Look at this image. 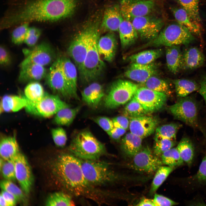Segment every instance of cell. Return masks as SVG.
Listing matches in <instances>:
<instances>
[{
  "label": "cell",
  "instance_id": "cell-35",
  "mask_svg": "<svg viewBox=\"0 0 206 206\" xmlns=\"http://www.w3.org/2000/svg\"><path fill=\"white\" fill-rule=\"evenodd\" d=\"M176 147L183 160L190 166L194 154L193 146L191 140L188 138L183 137Z\"/></svg>",
  "mask_w": 206,
  "mask_h": 206
},
{
  "label": "cell",
  "instance_id": "cell-42",
  "mask_svg": "<svg viewBox=\"0 0 206 206\" xmlns=\"http://www.w3.org/2000/svg\"><path fill=\"white\" fill-rule=\"evenodd\" d=\"M181 6L189 14L191 18L200 25L201 21L199 12L200 0H177Z\"/></svg>",
  "mask_w": 206,
  "mask_h": 206
},
{
  "label": "cell",
  "instance_id": "cell-30",
  "mask_svg": "<svg viewBox=\"0 0 206 206\" xmlns=\"http://www.w3.org/2000/svg\"><path fill=\"white\" fill-rule=\"evenodd\" d=\"M27 103L24 96L5 95L1 101L0 112H17L25 108Z\"/></svg>",
  "mask_w": 206,
  "mask_h": 206
},
{
  "label": "cell",
  "instance_id": "cell-46",
  "mask_svg": "<svg viewBox=\"0 0 206 206\" xmlns=\"http://www.w3.org/2000/svg\"><path fill=\"white\" fill-rule=\"evenodd\" d=\"M13 31L11 36V41L14 44L19 45L24 43L29 23H25L19 25Z\"/></svg>",
  "mask_w": 206,
  "mask_h": 206
},
{
  "label": "cell",
  "instance_id": "cell-58",
  "mask_svg": "<svg viewBox=\"0 0 206 206\" xmlns=\"http://www.w3.org/2000/svg\"><path fill=\"white\" fill-rule=\"evenodd\" d=\"M138 206H155L153 199L143 198L136 205Z\"/></svg>",
  "mask_w": 206,
  "mask_h": 206
},
{
  "label": "cell",
  "instance_id": "cell-49",
  "mask_svg": "<svg viewBox=\"0 0 206 206\" xmlns=\"http://www.w3.org/2000/svg\"><path fill=\"white\" fill-rule=\"evenodd\" d=\"M41 34V31L38 28L34 27H29L24 43L30 47L34 46L37 42Z\"/></svg>",
  "mask_w": 206,
  "mask_h": 206
},
{
  "label": "cell",
  "instance_id": "cell-13",
  "mask_svg": "<svg viewBox=\"0 0 206 206\" xmlns=\"http://www.w3.org/2000/svg\"><path fill=\"white\" fill-rule=\"evenodd\" d=\"M167 97L164 93L142 87H138L133 97L149 114L161 109L166 104Z\"/></svg>",
  "mask_w": 206,
  "mask_h": 206
},
{
  "label": "cell",
  "instance_id": "cell-54",
  "mask_svg": "<svg viewBox=\"0 0 206 206\" xmlns=\"http://www.w3.org/2000/svg\"><path fill=\"white\" fill-rule=\"evenodd\" d=\"M114 127L121 128L126 130L129 128L130 121L127 117L124 116H119L112 119Z\"/></svg>",
  "mask_w": 206,
  "mask_h": 206
},
{
  "label": "cell",
  "instance_id": "cell-24",
  "mask_svg": "<svg viewBox=\"0 0 206 206\" xmlns=\"http://www.w3.org/2000/svg\"><path fill=\"white\" fill-rule=\"evenodd\" d=\"M205 61L204 55L201 50L195 47H191L182 53L181 69L193 70L201 66Z\"/></svg>",
  "mask_w": 206,
  "mask_h": 206
},
{
  "label": "cell",
  "instance_id": "cell-9",
  "mask_svg": "<svg viewBox=\"0 0 206 206\" xmlns=\"http://www.w3.org/2000/svg\"><path fill=\"white\" fill-rule=\"evenodd\" d=\"M24 97L27 102L25 107L26 111L30 114L43 117H50L62 109L70 107L59 95L45 92L43 97L36 102L30 101Z\"/></svg>",
  "mask_w": 206,
  "mask_h": 206
},
{
  "label": "cell",
  "instance_id": "cell-15",
  "mask_svg": "<svg viewBox=\"0 0 206 206\" xmlns=\"http://www.w3.org/2000/svg\"><path fill=\"white\" fill-rule=\"evenodd\" d=\"M119 5L124 19L131 21L136 17L148 15L154 4L151 0H120Z\"/></svg>",
  "mask_w": 206,
  "mask_h": 206
},
{
  "label": "cell",
  "instance_id": "cell-20",
  "mask_svg": "<svg viewBox=\"0 0 206 206\" xmlns=\"http://www.w3.org/2000/svg\"><path fill=\"white\" fill-rule=\"evenodd\" d=\"M117 46V39L113 32H108L100 37L97 46L101 58L109 62H112L116 55Z\"/></svg>",
  "mask_w": 206,
  "mask_h": 206
},
{
  "label": "cell",
  "instance_id": "cell-25",
  "mask_svg": "<svg viewBox=\"0 0 206 206\" xmlns=\"http://www.w3.org/2000/svg\"><path fill=\"white\" fill-rule=\"evenodd\" d=\"M60 63L62 72L71 89L74 95L78 97L77 93V69L68 58L60 57Z\"/></svg>",
  "mask_w": 206,
  "mask_h": 206
},
{
  "label": "cell",
  "instance_id": "cell-48",
  "mask_svg": "<svg viewBox=\"0 0 206 206\" xmlns=\"http://www.w3.org/2000/svg\"><path fill=\"white\" fill-rule=\"evenodd\" d=\"M52 137L55 144L58 146H64L67 141V136L65 130L62 127L52 129L51 130Z\"/></svg>",
  "mask_w": 206,
  "mask_h": 206
},
{
  "label": "cell",
  "instance_id": "cell-50",
  "mask_svg": "<svg viewBox=\"0 0 206 206\" xmlns=\"http://www.w3.org/2000/svg\"><path fill=\"white\" fill-rule=\"evenodd\" d=\"M191 179L199 183H206V154L202 160L197 173Z\"/></svg>",
  "mask_w": 206,
  "mask_h": 206
},
{
  "label": "cell",
  "instance_id": "cell-34",
  "mask_svg": "<svg viewBox=\"0 0 206 206\" xmlns=\"http://www.w3.org/2000/svg\"><path fill=\"white\" fill-rule=\"evenodd\" d=\"M80 108L81 107L79 106L72 108L70 107L62 109L55 115L54 122L59 125H70L73 121Z\"/></svg>",
  "mask_w": 206,
  "mask_h": 206
},
{
  "label": "cell",
  "instance_id": "cell-16",
  "mask_svg": "<svg viewBox=\"0 0 206 206\" xmlns=\"http://www.w3.org/2000/svg\"><path fill=\"white\" fill-rule=\"evenodd\" d=\"M132 164L135 170L146 173L156 171L163 164L161 159L156 155L151 149L146 146L132 158Z\"/></svg>",
  "mask_w": 206,
  "mask_h": 206
},
{
  "label": "cell",
  "instance_id": "cell-60",
  "mask_svg": "<svg viewBox=\"0 0 206 206\" xmlns=\"http://www.w3.org/2000/svg\"></svg>",
  "mask_w": 206,
  "mask_h": 206
},
{
  "label": "cell",
  "instance_id": "cell-10",
  "mask_svg": "<svg viewBox=\"0 0 206 206\" xmlns=\"http://www.w3.org/2000/svg\"><path fill=\"white\" fill-rule=\"evenodd\" d=\"M46 84L54 92L66 99L79 100L69 86L62 72L60 57L52 64L45 77Z\"/></svg>",
  "mask_w": 206,
  "mask_h": 206
},
{
  "label": "cell",
  "instance_id": "cell-28",
  "mask_svg": "<svg viewBox=\"0 0 206 206\" xmlns=\"http://www.w3.org/2000/svg\"><path fill=\"white\" fill-rule=\"evenodd\" d=\"M177 23L187 29L193 34L201 37L200 25L196 23L184 9L174 8L172 9Z\"/></svg>",
  "mask_w": 206,
  "mask_h": 206
},
{
  "label": "cell",
  "instance_id": "cell-21",
  "mask_svg": "<svg viewBox=\"0 0 206 206\" xmlns=\"http://www.w3.org/2000/svg\"><path fill=\"white\" fill-rule=\"evenodd\" d=\"M123 19L119 5H113L104 11L100 28L104 31H118Z\"/></svg>",
  "mask_w": 206,
  "mask_h": 206
},
{
  "label": "cell",
  "instance_id": "cell-44",
  "mask_svg": "<svg viewBox=\"0 0 206 206\" xmlns=\"http://www.w3.org/2000/svg\"><path fill=\"white\" fill-rule=\"evenodd\" d=\"M153 152L158 157L167 150L172 148L175 143L173 140L154 137Z\"/></svg>",
  "mask_w": 206,
  "mask_h": 206
},
{
  "label": "cell",
  "instance_id": "cell-7",
  "mask_svg": "<svg viewBox=\"0 0 206 206\" xmlns=\"http://www.w3.org/2000/svg\"><path fill=\"white\" fill-rule=\"evenodd\" d=\"M80 160L84 176L91 186L104 185L115 180V174L107 163L99 160Z\"/></svg>",
  "mask_w": 206,
  "mask_h": 206
},
{
  "label": "cell",
  "instance_id": "cell-29",
  "mask_svg": "<svg viewBox=\"0 0 206 206\" xmlns=\"http://www.w3.org/2000/svg\"><path fill=\"white\" fill-rule=\"evenodd\" d=\"M142 139L130 132L127 133L121 141L122 150L126 156L132 158L142 148Z\"/></svg>",
  "mask_w": 206,
  "mask_h": 206
},
{
  "label": "cell",
  "instance_id": "cell-59",
  "mask_svg": "<svg viewBox=\"0 0 206 206\" xmlns=\"http://www.w3.org/2000/svg\"><path fill=\"white\" fill-rule=\"evenodd\" d=\"M0 206H10L9 203L3 197L0 195Z\"/></svg>",
  "mask_w": 206,
  "mask_h": 206
},
{
  "label": "cell",
  "instance_id": "cell-45",
  "mask_svg": "<svg viewBox=\"0 0 206 206\" xmlns=\"http://www.w3.org/2000/svg\"><path fill=\"white\" fill-rule=\"evenodd\" d=\"M0 187L2 190L6 191L14 195L18 201L23 200L25 193L12 181L5 179L1 181Z\"/></svg>",
  "mask_w": 206,
  "mask_h": 206
},
{
  "label": "cell",
  "instance_id": "cell-8",
  "mask_svg": "<svg viewBox=\"0 0 206 206\" xmlns=\"http://www.w3.org/2000/svg\"><path fill=\"white\" fill-rule=\"evenodd\" d=\"M96 20L90 22L77 33L68 48V54L76 66L79 75L88 51L91 33Z\"/></svg>",
  "mask_w": 206,
  "mask_h": 206
},
{
  "label": "cell",
  "instance_id": "cell-51",
  "mask_svg": "<svg viewBox=\"0 0 206 206\" xmlns=\"http://www.w3.org/2000/svg\"><path fill=\"white\" fill-rule=\"evenodd\" d=\"M92 119L107 133L110 131L114 126L112 120L105 116H98Z\"/></svg>",
  "mask_w": 206,
  "mask_h": 206
},
{
  "label": "cell",
  "instance_id": "cell-32",
  "mask_svg": "<svg viewBox=\"0 0 206 206\" xmlns=\"http://www.w3.org/2000/svg\"><path fill=\"white\" fill-rule=\"evenodd\" d=\"M163 54L160 48L151 49L141 51L131 55L126 59L127 62L141 64H148L160 57Z\"/></svg>",
  "mask_w": 206,
  "mask_h": 206
},
{
  "label": "cell",
  "instance_id": "cell-11",
  "mask_svg": "<svg viewBox=\"0 0 206 206\" xmlns=\"http://www.w3.org/2000/svg\"><path fill=\"white\" fill-rule=\"evenodd\" d=\"M169 109L176 119L193 128L198 126V107L191 98L187 96L181 98L170 106Z\"/></svg>",
  "mask_w": 206,
  "mask_h": 206
},
{
  "label": "cell",
  "instance_id": "cell-38",
  "mask_svg": "<svg viewBox=\"0 0 206 206\" xmlns=\"http://www.w3.org/2000/svg\"><path fill=\"white\" fill-rule=\"evenodd\" d=\"M182 126L179 123H171L157 126L154 137L173 140L176 138L178 131Z\"/></svg>",
  "mask_w": 206,
  "mask_h": 206
},
{
  "label": "cell",
  "instance_id": "cell-27",
  "mask_svg": "<svg viewBox=\"0 0 206 206\" xmlns=\"http://www.w3.org/2000/svg\"><path fill=\"white\" fill-rule=\"evenodd\" d=\"M165 56L166 64L169 70L177 74L181 69L182 53L179 45L166 47Z\"/></svg>",
  "mask_w": 206,
  "mask_h": 206
},
{
  "label": "cell",
  "instance_id": "cell-19",
  "mask_svg": "<svg viewBox=\"0 0 206 206\" xmlns=\"http://www.w3.org/2000/svg\"><path fill=\"white\" fill-rule=\"evenodd\" d=\"M158 66L154 62L148 64L131 63L124 72L127 78L141 84L158 73Z\"/></svg>",
  "mask_w": 206,
  "mask_h": 206
},
{
  "label": "cell",
  "instance_id": "cell-56",
  "mask_svg": "<svg viewBox=\"0 0 206 206\" xmlns=\"http://www.w3.org/2000/svg\"><path fill=\"white\" fill-rule=\"evenodd\" d=\"M0 195L9 203L10 206L15 205L18 201L14 195L6 191L2 190Z\"/></svg>",
  "mask_w": 206,
  "mask_h": 206
},
{
  "label": "cell",
  "instance_id": "cell-36",
  "mask_svg": "<svg viewBox=\"0 0 206 206\" xmlns=\"http://www.w3.org/2000/svg\"><path fill=\"white\" fill-rule=\"evenodd\" d=\"M146 87L155 91L164 93L167 96L172 94L170 86L165 80L154 76L148 78L144 82L141 84Z\"/></svg>",
  "mask_w": 206,
  "mask_h": 206
},
{
  "label": "cell",
  "instance_id": "cell-6",
  "mask_svg": "<svg viewBox=\"0 0 206 206\" xmlns=\"http://www.w3.org/2000/svg\"><path fill=\"white\" fill-rule=\"evenodd\" d=\"M138 88L137 85L129 81L119 79L115 81L104 99L105 107L112 109L125 104L132 99Z\"/></svg>",
  "mask_w": 206,
  "mask_h": 206
},
{
  "label": "cell",
  "instance_id": "cell-22",
  "mask_svg": "<svg viewBox=\"0 0 206 206\" xmlns=\"http://www.w3.org/2000/svg\"><path fill=\"white\" fill-rule=\"evenodd\" d=\"M19 81L21 83L39 82L45 78L47 71L44 66L34 64L20 67Z\"/></svg>",
  "mask_w": 206,
  "mask_h": 206
},
{
  "label": "cell",
  "instance_id": "cell-43",
  "mask_svg": "<svg viewBox=\"0 0 206 206\" xmlns=\"http://www.w3.org/2000/svg\"><path fill=\"white\" fill-rule=\"evenodd\" d=\"M124 116L130 118L148 114L141 104L133 97L125 106Z\"/></svg>",
  "mask_w": 206,
  "mask_h": 206
},
{
  "label": "cell",
  "instance_id": "cell-39",
  "mask_svg": "<svg viewBox=\"0 0 206 206\" xmlns=\"http://www.w3.org/2000/svg\"><path fill=\"white\" fill-rule=\"evenodd\" d=\"M160 157L163 164L175 168L182 165L184 162L176 147L165 151Z\"/></svg>",
  "mask_w": 206,
  "mask_h": 206
},
{
  "label": "cell",
  "instance_id": "cell-47",
  "mask_svg": "<svg viewBox=\"0 0 206 206\" xmlns=\"http://www.w3.org/2000/svg\"><path fill=\"white\" fill-rule=\"evenodd\" d=\"M0 167L2 176L5 179L11 181L15 180V165L13 160H3L2 165Z\"/></svg>",
  "mask_w": 206,
  "mask_h": 206
},
{
  "label": "cell",
  "instance_id": "cell-3",
  "mask_svg": "<svg viewBox=\"0 0 206 206\" xmlns=\"http://www.w3.org/2000/svg\"><path fill=\"white\" fill-rule=\"evenodd\" d=\"M100 24L96 19L90 39L88 51L84 60L81 74V80L85 83L94 82L102 75L105 64L99 53L97 42L100 37Z\"/></svg>",
  "mask_w": 206,
  "mask_h": 206
},
{
  "label": "cell",
  "instance_id": "cell-40",
  "mask_svg": "<svg viewBox=\"0 0 206 206\" xmlns=\"http://www.w3.org/2000/svg\"><path fill=\"white\" fill-rule=\"evenodd\" d=\"M38 82L29 83L25 86L24 90V96L27 100L36 102L43 97L45 92L43 86Z\"/></svg>",
  "mask_w": 206,
  "mask_h": 206
},
{
  "label": "cell",
  "instance_id": "cell-41",
  "mask_svg": "<svg viewBox=\"0 0 206 206\" xmlns=\"http://www.w3.org/2000/svg\"><path fill=\"white\" fill-rule=\"evenodd\" d=\"M175 168L162 165L157 169L151 184L150 191V194L156 192Z\"/></svg>",
  "mask_w": 206,
  "mask_h": 206
},
{
  "label": "cell",
  "instance_id": "cell-31",
  "mask_svg": "<svg viewBox=\"0 0 206 206\" xmlns=\"http://www.w3.org/2000/svg\"><path fill=\"white\" fill-rule=\"evenodd\" d=\"M20 152L18 144L14 136L2 138L0 143V154L3 160H12Z\"/></svg>",
  "mask_w": 206,
  "mask_h": 206
},
{
  "label": "cell",
  "instance_id": "cell-33",
  "mask_svg": "<svg viewBox=\"0 0 206 206\" xmlns=\"http://www.w3.org/2000/svg\"><path fill=\"white\" fill-rule=\"evenodd\" d=\"M173 82L176 94L181 98L187 96L199 88V85L195 81L188 79H177Z\"/></svg>",
  "mask_w": 206,
  "mask_h": 206
},
{
  "label": "cell",
  "instance_id": "cell-53",
  "mask_svg": "<svg viewBox=\"0 0 206 206\" xmlns=\"http://www.w3.org/2000/svg\"><path fill=\"white\" fill-rule=\"evenodd\" d=\"M11 55L7 49L3 46L0 47V64L2 66H9L11 63Z\"/></svg>",
  "mask_w": 206,
  "mask_h": 206
},
{
  "label": "cell",
  "instance_id": "cell-17",
  "mask_svg": "<svg viewBox=\"0 0 206 206\" xmlns=\"http://www.w3.org/2000/svg\"><path fill=\"white\" fill-rule=\"evenodd\" d=\"M15 165L16 179L25 195L30 191L33 182L31 169L25 156L19 152L13 160Z\"/></svg>",
  "mask_w": 206,
  "mask_h": 206
},
{
  "label": "cell",
  "instance_id": "cell-12",
  "mask_svg": "<svg viewBox=\"0 0 206 206\" xmlns=\"http://www.w3.org/2000/svg\"><path fill=\"white\" fill-rule=\"evenodd\" d=\"M131 22L141 39L147 42L158 35L164 25L161 19L148 15L136 17Z\"/></svg>",
  "mask_w": 206,
  "mask_h": 206
},
{
  "label": "cell",
  "instance_id": "cell-26",
  "mask_svg": "<svg viewBox=\"0 0 206 206\" xmlns=\"http://www.w3.org/2000/svg\"><path fill=\"white\" fill-rule=\"evenodd\" d=\"M121 46L123 49L129 47L137 40L138 33L131 21L123 19L118 29Z\"/></svg>",
  "mask_w": 206,
  "mask_h": 206
},
{
  "label": "cell",
  "instance_id": "cell-5",
  "mask_svg": "<svg viewBox=\"0 0 206 206\" xmlns=\"http://www.w3.org/2000/svg\"><path fill=\"white\" fill-rule=\"evenodd\" d=\"M194 39L193 34L186 28L177 23H173L166 26L155 38L147 42L138 49L148 47L187 45L192 43Z\"/></svg>",
  "mask_w": 206,
  "mask_h": 206
},
{
  "label": "cell",
  "instance_id": "cell-1",
  "mask_svg": "<svg viewBox=\"0 0 206 206\" xmlns=\"http://www.w3.org/2000/svg\"><path fill=\"white\" fill-rule=\"evenodd\" d=\"M79 0H32L5 16L1 29L32 22H55L71 16Z\"/></svg>",
  "mask_w": 206,
  "mask_h": 206
},
{
  "label": "cell",
  "instance_id": "cell-23",
  "mask_svg": "<svg viewBox=\"0 0 206 206\" xmlns=\"http://www.w3.org/2000/svg\"><path fill=\"white\" fill-rule=\"evenodd\" d=\"M81 95L83 102L89 107L95 109L104 96V93L102 85L94 82L83 90Z\"/></svg>",
  "mask_w": 206,
  "mask_h": 206
},
{
  "label": "cell",
  "instance_id": "cell-4",
  "mask_svg": "<svg viewBox=\"0 0 206 206\" xmlns=\"http://www.w3.org/2000/svg\"><path fill=\"white\" fill-rule=\"evenodd\" d=\"M72 154L85 160H97L106 153L104 145L89 131L84 130L76 133L69 146Z\"/></svg>",
  "mask_w": 206,
  "mask_h": 206
},
{
  "label": "cell",
  "instance_id": "cell-18",
  "mask_svg": "<svg viewBox=\"0 0 206 206\" xmlns=\"http://www.w3.org/2000/svg\"><path fill=\"white\" fill-rule=\"evenodd\" d=\"M130 132L143 139L153 134L159 123L156 117L147 115L130 118Z\"/></svg>",
  "mask_w": 206,
  "mask_h": 206
},
{
  "label": "cell",
  "instance_id": "cell-14",
  "mask_svg": "<svg viewBox=\"0 0 206 206\" xmlns=\"http://www.w3.org/2000/svg\"><path fill=\"white\" fill-rule=\"evenodd\" d=\"M25 51L26 57L20 64V67L31 64L44 67L52 64L56 58L53 49L46 43H41L32 49Z\"/></svg>",
  "mask_w": 206,
  "mask_h": 206
},
{
  "label": "cell",
  "instance_id": "cell-2",
  "mask_svg": "<svg viewBox=\"0 0 206 206\" xmlns=\"http://www.w3.org/2000/svg\"><path fill=\"white\" fill-rule=\"evenodd\" d=\"M54 170L59 181L71 193L78 196L88 193L91 186L84 176L80 159L72 154L60 155Z\"/></svg>",
  "mask_w": 206,
  "mask_h": 206
},
{
  "label": "cell",
  "instance_id": "cell-52",
  "mask_svg": "<svg viewBox=\"0 0 206 206\" xmlns=\"http://www.w3.org/2000/svg\"><path fill=\"white\" fill-rule=\"evenodd\" d=\"M155 206L175 205L178 203L163 195L155 193L153 199Z\"/></svg>",
  "mask_w": 206,
  "mask_h": 206
},
{
  "label": "cell",
  "instance_id": "cell-57",
  "mask_svg": "<svg viewBox=\"0 0 206 206\" xmlns=\"http://www.w3.org/2000/svg\"><path fill=\"white\" fill-rule=\"evenodd\" d=\"M199 93L203 97L206 104V75L202 79L198 90Z\"/></svg>",
  "mask_w": 206,
  "mask_h": 206
},
{
  "label": "cell",
  "instance_id": "cell-55",
  "mask_svg": "<svg viewBox=\"0 0 206 206\" xmlns=\"http://www.w3.org/2000/svg\"><path fill=\"white\" fill-rule=\"evenodd\" d=\"M126 130L121 128L114 127L107 133L112 139L118 141L120 140L121 137L125 133Z\"/></svg>",
  "mask_w": 206,
  "mask_h": 206
},
{
  "label": "cell",
  "instance_id": "cell-37",
  "mask_svg": "<svg viewBox=\"0 0 206 206\" xmlns=\"http://www.w3.org/2000/svg\"><path fill=\"white\" fill-rule=\"evenodd\" d=\"M48 206L75 205L71 197L69 195L62 192L53 193L47 197L45 203Z\"/></svg>",
  "mask_w": 206,
  "mask_h": 206
}]
</instances>
